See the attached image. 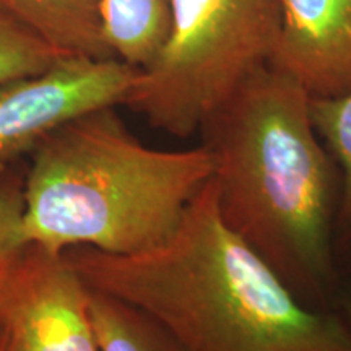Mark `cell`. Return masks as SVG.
I'll return each instance as SVG.
<instances>
[{
    "label": "cell",
    "instance_id": "7c38bea8",
    "mask_svg": "<svg viewBox=\"0 0 351 351\" xmlns=\"http://www.w3.org/2000/svg\"><path fill=\"white\" fill-rule=\"evenodd\" d=\"M60 57L33 32L0 13V85L43 72Z\"/></svg>",
    "mask_w": 351,
    "mask_h": 351
},
{
    "label": "cell",
    "instance_id": "3957f363",
    "mask_svg": "<svg viewBox=\"0 0 351 351\" xmlns=\"http://www.w3.org/2000/svg\"><path fill=\"white\" fill-rule=\"evenodd\" d=\"M23 176V234L54 254L134 256L165 243L213 176L207 147L156 150L116 108L83 114L34 148Z\"/></svg>",
    "mask_w": 351,
    "mask_h": 351
},
{
    "label": "cell",
    "instance_id": "6da1fadb",
    "mask_svg": "<svg viewBox=\"0 0 351 351\" xmlns=\"http://www.w3.org/2000/svg\"><path fill=\"white\" fill-rule=\"evenodd\" d=\"M62 254L88 288L143 309L184 351H351L348 320L301 301L226 225L212 179L156 247Z\"/></svg>",
    "mask_w": 351,
    "mask_h": 351
},
{
    "label": "cell",
    "instance_id": "52a82bcc",
    "mask_svg": "<svg viewBox=\"0 0 351 351\" xmlns=\"http://www.w3.org/2000/svg\"><path fill=\"white\" fill-rule=\"evenodd\" d=\"M280 38L271 67L313 98L351 91V0H278Z\"/></svg>",
    "mask_w": 351,
    "mask_h": 351
},
{
    "label": "cell",
    "instance_id": "277c9868",
    "mask_svg": "<svg viewBox=\"0 0 351 351\" xmlns=\"http://www.w3.org/2000/svg\"><path fill=\"white\" fill-rule=\"evenodd\" d=\"M278 0H171L163 46L124 106L176 138L199 134L215 109L258 69L280 38Z\"/></svg>",
    "mask_w": 351,
    "mask_h": 351
},
{
    "label": "cell",
    "instance_id": "9a60e30c",
    "mask_svg": "<svg viewBox=\"0 0 351 351\" xmlns=\"http://www.w3.org/2000/svg\"><path fill=\"white\" fill-rule=\"evenodd\" d=\"M348 319H346V320H348V322H350V326H351V306H350V309H348Z\"/></svg>",
    "mask_w": 351,
    "mask_h": 351
},
{
    "label": "cell",
    "instance_id": "5b68a950",
    "mask_svg": "<svg viewBox=\"0 0 351 351\" xmlns=\"http://www.w3.org/2000/svg\"><path fill=\"white\" fill-rule=\"evenodd\" d=\"M138 70L117 57L62 56L0 85V181L47 135L83 114L124 106Z\"/></svg>",
    "mask_w": 351,
    "mask_h": 351
},
{
    "label": "cell",
    "instance_id": "9c48e42d",
    "mask_svg": "<svg viewBox=\"0 0 351 351\" xmlns=\"http://www.w3.org/2000/svg\"><path fill=\"white\" fill-rule=\"evenodd\" d=\"M171 0H103L104 39L117 59L147 67L163 46Z\"/></svg>",
    "mask_w": 351,
    "mask_h": 351
},
{
    "label": "cell",
    "instance_id": "4fadbf2b",
    "mask_svg": "<svg viewBox=\"0 0 351 351\" xmlns=\"http://www.w3.org/2000/svg\"><path fill=\"white\" fill-rule=\"evenodd\" d=\"M28 244L23 234V176L15 171L0 181V263Z\"/></svg>",
    "mask_w": 351,
    "mask_h": 351
},
{
    "label": "cell",
    "instance_id": "ba28073f",
    "mask_svg": "<svg viewBox=\"0 0 351 351\" xmlns=\"http://www.w3.org/2000/svg\"><path fill=\"white\" fill-rule=\"evenodd\" d=\"M0 13L62 56L114 57L104 39L103 0H0Z\"/></svg>",
    "mask_w": 351,
    "mask_h": 351
},
{
    "label": "cell",
    "instance_id": "30bf717a",
    "mask_svg": "<svg viewBox=\"0 0 351 351\" xmlns=\"http://www.w3.org/2000/svg\"><path fill=\"white\" fill-rule=\"evenodd\" d=\"M98 351H184L165 326L140 307L90 288Z\"/></svg>",
    "mask_w": 351,
    "mask_h": 351
},
{
    "label": "cell",
    "instance_id": "5bb4252c",
    "mask_svg": "<svg viewBox=\"0 0 351 351\" xmlns=\"http://www.w3.org/2000/svg\"><path fill=\"white\" fill-rule=\"evenodd\" d=\"M0 351H10V339L3 328H0Z\"/></svg>",
    "mask_w": 351,
    "mask_h": 351
},
{
    "label": "cell",
    "instance_id": "8fae6325",
    "mask_svg": "<svg viewBox=\"0 0 351 351\" xmlns=\"http://www.w3.org/2000/svg\"><path fill=\"white\" fill-rule=\"evenodd\" d=\"M311 114L319 137L327 143L343 173L337 223L340 221L351 232V91L335 98H313Z\"/></svg>",
    "mask_w": 351,
    "mask_h": 351
},
{
    "label": "cell",
    "instance_id": "7a4b0ae2",
    "mask_svg": "<svg viewBox=\"0 0 351 351\" xmlns=\"http://www.w3.org/2000/svg\"><path fill=\"white\" fill-rule=\"evenodd\" d=\"M296 80L265 65L202 124L221 218L306 304L335 283L333 168Z\"/></svg>",
    "mask_w": 351,
    "mask_h": 351
},
{
    "label": "cell",
    "instance_id": "8992f818",
    "mask_svg": "<svg viewBox=\"0 0 351 351\" xmlns=\"http://www.w3.org/2000/svg\"><path fill=\"white\" fill-rule=\"evenodd\" d=\"M0 328L10 351H98L90 288L64 254L34 244L0 263Z\"/></svg>",
    "mask_w": 351,
    "mask_h": 351
}]
</instances>
